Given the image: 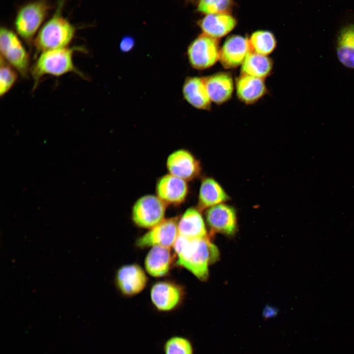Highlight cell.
Segmentation results:
<instances>
[{
  "instance_id": "3957f363",
  "label": "cell",
  "mask_w": 354,
  "mask_h": 354,
  "mask_svg": "<svg viewBox=\"0 0 354 354\" xmlns=\"http://www.w3.org/2000/svg\"><path fill=\"white\" fill-rule=\"evenodd\" d=\"M75 50L76 48L66 47L40 53L30 68L33 89L36 88L42 78L47 75L59 77L73 72L83 77L73 61Z\"/></svg>"
},
{
  "instance_id": "f1b7e54d",
  "label": "cell",
  "mask_w": 354,
  "mask_h": 354,
  "mask_svg": "<svg viewBox=\"0 0 354 354\" xmlns=\"http://www.w3.org/2000/svg\"><path fill=\"white\" fill-rule=\"evenodd\" d=\"M273 313L274 314V311H272V308L269 309L268 308L265 311V315L266 317L271 316Z\"/></svg>"
},
{
  "instance_id": "9a60e30c",
  "label": "cell",
  "mask_w": 354,
  "mask_h": 354,
  "mask_svg": "<svg viewBox=\"0 0 354 354\" xmlns=\"http://www.w3.org/2000/svg\"><path fill=\"white\" fill-rule=\"evenodd\" d=\"M211 101L221 104L229 100L234 90L232 76L228 72H218L203 78Z\"/></svg>"
},
{
  "instance_id": "5b68a950",
  "label": "cell",
  "mask_w": 354,
  "mask_h": 354,
  "mask_svg": "<svg viewBox=\"0 0 354 354\" xmlns=\"http://www.w3.org/2000/svg\"><path fill=\"white\" fill-rule=\"evenodd\" d=\"M0 57L22 76L30 70V57L20 37L10 29L1 27L0 30Z\"/></svg>"
},
{
  "instance_id": "52a82bcc",
  "label": "cell",
  "mask_w": 354,
  "mask_h": 354,
  "mask_svg": "<svg viewBox=\"0 0 354 354\" xmlns=\"http://www.w3.org/2000/svg\"><path fill=\"white\" fill-rule=\"evenodd\" d=\"M166 208V204L157 196H143L133 205L132 220L138 226L150 229L165 219Z\"/></svg>"
},
{
  "instance_id": "2e32d148",
  "label": "cell",
  "mask_w": 354,
  "mask_h": 354,
  "mask_svg": "<svg viewBox=\"0 0 354 354\" xmlns=\"http://www.w3.org/2000/svg\"><path fill=\"white\" fill-rule=\"evenodd\" d=\"M178 235L188 238H210L201 210L198 208H187L178 221Z\"/></svg>"
},
{
  "instance_id": "d4e9b609",
  "label": "cell",
  "mask_w": 354,
  "mask_h": 354,
  "mask_svg": "<svg viewBox=\"0 0 354 354\" xmlns=\"http://www.w3.org/2000/svg\"><path fill=\"white\" fill-rule=\"evenodd\" d=\"M18 78L17 71L2 58L0 61V95L6 94Z\"/></svg>"
},
{
  "instance_id": "603a6c76",
  "label": "cell",
  "mask_w": 354,
  "mask_h": 354,
  "mask_svg": "<svg viewBox=\"0 0 354 354\" xmlns=\"http://www.w3.org/2000/svg\"><path fill=\"white\" fill-rule=\"evenodd\" d=\"M272 67L270 58L250 52L241 64V74L264 79L270 74Z\"/></svg>"
},
{
  "instance_id": "30bf717a",
  "label": "cell",
  "mask_w": 354,
  "mask_h": 354,
  "mask_svg": "<svg viewBox=\"0 0 354 354\" xmlns=\"http://www.w3.org/2000/svg\"><path fill=\"white\" fill-rule=\"evenodd\" d=\"M148 277L144 270L137 264L122 266L117 272L115 282L118 290L126 296H133L146 287Z\"/></svg>"
},
{
  "instance_id": "5bb4252c",
  "label": "cell",
  "mask_w": 354,
  "mask_h": 354,
  "mask_svg": "<svg viewBox=\"0 0 354 354\" xmlns=\"http://www.w3.org/2000/svg\"><path fill=\"white\" fill-rule=\"evenodd\" d=\"M188 191L186 181L170 174L160 177L156 186L157 196L166 205L181 204L185 201Z\"/></svg>"
},
{
  "instance_id": "7c38bea8",
  "label": "cell",
  "mask_w": 354,
  "mask_h": 354,
  "mask_svg": "<svg viewBox=\"0 0 354 354\" xmlns=\"http://www.w3.org/2000/svg\"><path fill=\"white\" fill-rule=\"evenodd\" d=\"M183 292L178 285L168 281L155 283L150 290V298L154 307L160 311H170L180 303Z\"/></svg>"
},
{
  "instance_id": "7402d4cb",
  "label": "cell",
  "mask_w": 354,
  "mask_h": 354,
  "mask_svg": "<svg viewBox=\"0 0 354 354\" xmlns=\"http://www.w3.org/2000/svg\"><path fill=\"white\" fill-rule=\"evenodd\" d=\"M335 50L339 61L344 66L354 69V24L340 29L336 38Z\"/></svg>"
},
{
  "instance_id": "83f0119b",
  "label": "cell",
  "mask_w": 354,
  "mask_h": 354,
  "mask_svg": "<svg viewBox=\"0 0 354 354\" xmlns=\"http://www.w3.org/2000/svg\"><path fill=\"white\" fill-rule=\"evenodd\" d=\"M135 44L134 38L130 36L123 37L120 42L119 48L123 52H128L131 51Z\"/></svg>"
},
{
  "instance_id": "cb8c5ba5",
  "label": "cell",
  "mask_w": 354,
  "mask_h": 354,
  "mask_svg": "<svg viewBox=\"0 0 354 354\" xmlns=\"http://www.w3.org/2000/svg\"><path fill=\"white\" fill-rule=\"evenodd\" d=\"M249 42L250 52L267 56L275 49L276 41L273 34L266 30H258L251 35Z\"/></svg>"
},
{
  "instance_id": "44dd1931",
  "label": "cell",
  "mask_w": 354,
  "mask_h": 354,
  "mask_svg": "<svg viewBox=\"0 0 354 354\" xmlns=\"http://www.w3.org/2000/svg\"><path fill=\"white\" fill-rule=\"evenodd\" d=\"M236 90L240 100L250 104L261 98L266 88L263 79L241 74L236 80Z\"/></svg>"
},
{
  "instance_id": "4fadbf2b",
  "label": "cell",
  "mask_w": 354,
  "mask_h": 354,
  "mask_svg": "<svg viewBox=\"0 0 354 354\" xmlns=\"http://www.w3.org/2000/svg\"><path fill=\"white\" fill-rule=\"evenodd\" d=\"M250 52L248 39L240 35H232L220 49L219 60L225 68H235L242 64Z\"/></svg>"
},
{
  "instance_id": "6da1fadb",
  "label": "cell",
  "mask_w": 354,
  "mask_h": 354,
  "mask_svg": "<svg viewBox=\"0 0 354 354\" xmlns=\"http://www.w3.org/2000/svg\"><path fill=\"white\" fill-rule=\"evenodd\" d=\"M173 248L177 256V265L204 281L208 278L209 265L219 256L210 238L191 239L178 235Z\"/></svg>"
},
{
  "instance_id": "e0dca14e",
  "label": "cell",
  "mask_w": 354,
  "mask_h": 354,
  "mask_svg": "<svg viewBox=\"0 0 354 354\" xmlns=\"http://www.w3.org/2000/svg\"><path fill=\"white\" fill-rule=\"evenodd\" d=\"M182 91L184 99L192 106L200 110H210L211 101L203 78L187 77L183 84Z\"/></svg>"
},
{
  "instance_id": "8fae6325",
  "label": "cell",
  "mask_w": 354,
  "mask_h": 354,
  "mask_svg": "<svg viewBox=\"0 0 354 354\" xmlns=\"http://www.w3.org/2000/svg\"><path fill=\"white\" fill-rule=\"evenodd\" d=\"M169 174L186 181L198 177L201 170L200 162L189 151L180 149L171 153L166 161Z\"/></svg>"
},
{
  "instance_id": "ffe728a7",
  "label": "cell",
  "mask_w": 354,
  "mask_h": 354,
  "mask_svg": "<svg viewBox=\"0 0 354 354\" xmlns=\"http://www.w3.org/2000/svg\"><path fill=\"white\" fill-rule=\"evenodd\" d=\"M236 25L235 19L228 13L207 14L199 23L203 33L217 39L229 33Z\"/></svg>"
},
{
  "instance_id": "ba28073f",
  "label": "cell",
  "mask_w": 354,
  "mask_h": 354,
  "mask_svg": "<svg viewBox=\"0 0 354 354\" xmlns=\"http://www.w3.org/2000/svg\"><path fill=\"white\" fill-rule=\"evenodd\" d=\"M178 221L177 217L164 219L140 237L136 245L141 248L157 246L171 248L178 236Z\"/></svg>"
},
{
  "instance_id": "ac0fdd59",
  "label": "cell",
  "mask_w": 354,
  "mask_h": 354,
  "mask_svg": "<svg viewBox=\"0 0 354 354\" xmlns=\"http://www.w3.org/2000/svg\"><path fill=\"white\" fill-rule=\"evenodd\" d=\"M230 197L221 185L213 178L206 177L201 183L198 208L201 211L225 203Z\"/></svg>"
},
{
  "instance_id": "d6986e66",
  "label": "cell",
  "mask_w": 354,
  "mask_h": 354,
  "mask_svg": "<svg viewBox=\"0 0 354 354\" xmlns=\"http://www.w3.org/2000/svg\"><path fill=\"white\" fill-rule=\"evenodd\" d=\"M173 260L170 248L153 246L145 260L147 272L154 277H163L169 272Z\"/></svg>"
},
{
  "instance_id": "484cf974",
  "label": "cell",
  "mask_w": 354,
  "mask_h": 354,
  "mask_svg": "<svg viewBox=\"0 0 354 354\" xmlns=\"http://www.w3.org/2000/svg\"><path fill=\"white\" fill-rule=\"evenodd\" d=\"M165 354H193L191 342L186 338L180 336H173L164 344Z\"/></svg>"
},
{
  "instance_id": "4316f807",
  "label": "cell",
  "mask_w": 354,
  "mask_h": 354,
  "mask_svg": "<svg viewBox=\"0 0 354 354\" xmlns=\"http://www.w3.org/2000/svg\"><path fill=\"white\" fill-rule=\"evenodd\" d=\"M231 4V0H200L198 10L207 15L228 13Z\"/></svg>"
},
{
  "instance_id": "9c48e42d",
  "label": "cell",
  "mask_w": 354,
  "mask_h": 354,
  "mask_svg": "<svg viewBox=\"0 0 354 354\" xmlns=\"http://www.w3.org/2000/svg\"><path fill=\"white\" fill-rule=\"evenodd\" d=\"M206 222L209 228V236L215 233L233 235L237 228L236 211L234 207L221 203L206 209Z\"/></svg>"
},
{
  "instance_id": "277c9868",
  "label": "cell",
  "mask_w": 354,
  "mask_h": 354,
  "mask_svg": "<svg viewBox=\"0 0 354 354\" xmlns=\"http://www.w3.org/2000/svg\"><path fill=\"white\" fill-rule=\"evenodd\" d=\"M53 7L50 0H34L21 6L14 20L16 33L26 43H33Z\"/></svg>"
},
{
  "instance_id": "7a4b0ae2",
  "label": "cell",
  "mask_w": 354,
  "mask_h": 354,
  "mask_svg": "<svg viewBox=\"0 0 354 354\" xmlns=\"http://www.w3.org/2000/svg\"><path fill=\"white\" fill-rule=\"evenodd\" d=\"M65 1L58 0L54 12L35 36L33 43L37 52L68 47L73 39L76 30L63 15Z\"/></svg>"
},
{
  "instance_id": "8992f818",
  "label": "cell",
  "mask_w": 354,
  "mask_h": 354,
  "mask_svg": "<svg viewBox=\"0 0 354 354\" xmlns=\"http://www.w3.org/2000/svg\"><path fill=\"white\" fill-rule=\"evenodd\" d=\"M220 51L217 39L203 33L190 44L187 55L193 68L204 70L213 66L219 59Z\"/></svg>"
}]
</instances>
